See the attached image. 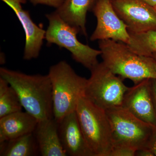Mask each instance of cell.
Returning a JSON list of instances; mask_svg holds the SVG:
<instances>
[{
  "instance_id": "6da1fadb",
  "label": "cell",
  "mask_w": 156,
  "mask_h": 156,
  "mask_svg": "<svg viewBox=\"0 0 156 156\" xmlns=\"http://www.w3.org/2000/svg\"><path fill=\"white\" fill-rule=\"evenodd\" d=\"M0 77L17 92L23 108L38 121L53 118L52 85L48 75H28L0 68Z\"/></svg>"
},
{
  "instance_id": "7a4b0ae2",
  "label": "cell",
  "mask_w": 156,
  "mask_h": 156,
  "mask_svg": "<svg viewBox=\"0 0 156 156\" xmlns=\"http://www.w3.org/2000/svg\"><path fill=\"white\" fill-rule=\"evenodd\" d=\"M104 64L122 79L134 84L145 79H156V62L151 56L139 55L126 44L111 39L98 41Z\"/></svg>"
},
{
  "instance_id": "3957f363",
  "label": "cell",
  "mask_w": 156,
  "mask_h": 156,
  "mask_svg": "<svg viewBox=\"0 0 156 156\" xmlns=\"http://www.w3.org/2000/svg\"><path fill=\"white\" fill-rule=\"evenodd\" d=\"M48 75L52 85L53 118L58 122L76 111L80 98L84 96L87 79L78 75L64 60L52 66Z\"/></svg>"
},
{
  "instance_id": "277c9868",
  "label": "cell",
  "mask_w": 156,
  "mask_h": 156,
  "mask_svg": "<svg viewBox=\"0 0 156 156\" xmlns=\"http://www.w3.org/2000/svg\"><path fill=\"white\" fill-rule=\"evenodd\" d=\"M76 111L81 130L94 156H109L113 146L111 128L105 111L83 96Z\"/></svg>"
},
{
  "instance_id": "5b68a950",
  "label": "cell",
  "mask_w": 156,
  "mask_h": 156,
  "mask_svg": "<svg viewBox=\"0 0 156 156\" xmlns=\"http://www.w3.org/2000/svg\"><path fill=\"white\" fill-rule=\"evenodd\" d=\"M90 71L91 76L87 79L84 97L105 111L122 106L129 88L123 83V79L117 76L103 62H98Z\"/></svg>"
},
{
  "instance_id": "8992f818",
  "label": "cell",
  "mask_w": 156,
  "mask_h": 156,
  "mask_svg": "<svg viewBox=\"0 0 156 156\" xmlns=\"http://www.w3.org/2000/svg\"><path fill=\"white\" fill-rule=\"evenodd\" d=\"M46 17L49 21L45 38L48 44L65 48L75 61L90 70L95 67L98 63V57L101 54V50L80 42L77 37L79 33L77 30L65 22L55 11L46 14Z\"/></svg>"
},
{
  "instance_id": "52a82bcc",
  "label": "cell",
  "mask_w": 156,
  "mask_h": 156,
  "mask_svg": "<svg viewBox=\"0 0 156 156\" xmlns=\"http://www.w3.org/2000/svg\"><path fill=\"white\" fill-rule=\"evenodd\" d=\"M105 112L111 128L113 148L128 147L136 150L147 148L154 126L140 119L122 106Z\"/></svg>"
},
{
  "instance_id": "ba28073f",
  "label": "cell",
  "mask_w": 156,
  "mask_h": 156,
  "mask_svg": "<svg viewBox=\"0 0 156 156\" xmlns=\"http://www.w3.org/2000/svg\"><path fill=\"white\" fill-rule=\"evenodd\" d=\"M118 16L131 33L156 30V12L142 0H110Z\"/></svg>"
},
{
  "instance_id": "9c48e42d",
  "label": "cell",
  "mask_w": 156,
  "mask_h": 156,
  "mask_svg": "<svg viewBox=\"0 0 156 156\" xmlns=\"http://www.w3.org/2000/svg\"><path fill=\"white\" fill-rule=\"evenodd\" d=\"M92 11L97 23L91 41L111 39L128 44L131 37L127 26L115 12L110 0H97Z\"/></svg>"
},
{
  "instance_id": "30bf717a",
  "label": "cell",
  "mask_w": 156,
  "mask_h": 156,
  "mask_svg": "<svg viewBox=\"0 0 156 156\" xmlns=\"http://www.w3.org/2000/svg\"><path fill=\"white\" fill-rule=\"evenodd\" d=\"M150 80L145 79L129 88L124 96L122 106L140 119L156 127Z\"/></svg>"
},
{
  "instance_id": "8fae6325",
  "label": "cell",
  "mask_w": 156,
  "mask_h": 156,
  "mask_svg": "<svg viewBox=\"0 0 156 156\" xmlns=\"http://www.w3.org/2000/svg\"><path fill=\"white\" fill-rule=\"evenodd\" d=\"M14 11L21 23L25 34V45L23 58L30 60L38 57L46 31L33 21L28 11L24 10L22 4L27 0H2Z\"/></svg>"
},
{
  "instance_id": "7c38bea8",
  "label": "cell",
  "mask_w": 156,
  "mask_h": 156,
  "mask_svg": "<svg viewBox=\"0 0 156 156\" xmlns=\"http://www.w3.org/2000/svg\"><path fill=\"white\" fill-rule=\"evenodd\" d=\"M59 138L67 156H94L82 132L76 111L58 122Z\"/></svg>"
},
{
  "instance_id": "4fadbf2b",
  "label": "cell",
  "mask_w": 156,
  "mask_h": 156,
  "mask_svg": "<svg viewBox=\"0 0 156 156\" xmlns=\"http://www.w3.org/2000/svg\"><path fill=\"white\" fill-rule=\"evenodd\" d=\"M34 134L41 156H67L59 138L58 123L54 118L38 121Z\"/></svg>"
},
{
  "instance_id": "5bb4252c",
  "label": "cell",
  "mask_w": 156,
  "mask_h": 156,
  "mask_svg": "<svg viewBox=\"0 0 156 156\" xmlns=\"http://www.w3.org/2000/svg\"><path fill=\"white\" fill-rule=\"evenodd\" d=\"M38 122L36 118L22 111L0 118V142L34 133Z\"/></svg>"
},
{
  "instance_id": "9a60e30c",
  "label": "cell",
  "mask_w": 156,
  "mask_h": 156,
  "mask_svg": "<svg viewBox=\"0 0 156 156\" xmlns=\"http://www.w3.org/2000/svg\"><path fill=\"white\" fill-rule=\"evenodd\" d=\"M97 0H63L55 12L62 19L87 36V15L92 10Z\"/></svg>"
},
{
  "instance_id": "2e32d148",
  "label": "cell",
  "mask_w": 156,
  "mask_h": 156,
  "mask_svg": "<svg viewBox=\"0 0 156 156\" xmlns=\"http://www.w3.org/2000/svg\"><path fill=\"white\" fill-rule=\"evenodd\" d=\"M39 154L34 133L0 142L1 156H35Z\"/></svg>"
},
{
  "instance_id": "e0dca14e",
  "label": "cell",
  "mask_w": 156,
  "mask_h": 156,
  "mask_svg": "<svg viewBox=\"0 0 156 156\" xmlns=\"http://www.w3.org/2000/svg\"><path fill=\"white\" fill-rule=\"evenodd\" d=\"M23 108L17 92L5 80L0 77V118L21 111Z\"/></svg>"
},
{
  "instance_id": "ac0fdd59",
  "label": "cell",
  "mask_w": 156,
  "mask_h": 156,
  "mask_svg": "<svg viewBox=\"0 0 156 156\" xmlns=\"http://www.w3.org/2000/svg\"><path fill=\"white\" fill-rule=\"evenodd\" d=\"M129 34L131 38L127 44L129 48L139 55L152 57L156 52V30Z\"/></svg>"
},
{
  "instance_id": "d6986e66",
  "label": "cell",
  "mask_w": 156,
  "mask_h": 156,
  "mask_svg": "<svg viewBox=\"0 0 156 156\" xmlns=\"http://www.w3.org/2000/svg\"><path fill=\"white\" fill-rule=\"evenodd\" d=\"M136 149L128 147L113 148L109 156H134Z\"/></svg>"
},
{
  "instance_id": "ffe728a7",
  "label": "cell",
  "mask_w": 156,
  "mask_h": 156,
  "mask_svg": "<svg viewBox=\"0 0 156 156\" xmlns=\"http://www.w3.org/2000/svg\"><path fill=\"white\" fill-rule=\"evenodd\" d=\"M34 5H45L53 7L56 9L58 8L63 2V0H28Z\"/></svg>"
},
{
  "instance_id": "44dd1931",
  "label": "cell",
  "mask_w": 156,
  "mask_h": 156,
  "mask_svg": "<svg viewBox=\"0 0 156 156\" xmlns=\"http://www.w3.org/2000/svg\"><path fill=\"white\" fill-rule=\"evenodd\" d=\"M147 147L153 153L154 156H156V127H154L153 128L152 132L148 142Z\"/></svg>"
},
{
  "instance_id": "7402d4cb",
  "label": "cell",
  "mask_w": 156,
  "mask_h": 156,
  "mask_svg": "<svg viewBox=\"0 0 156 156\" xmlns=\"http://www.w3.org/2000/svg\"><path fill=\"white\" fill-rule=\"evenodd\" d=\"M150 87L152 98L156 115V79H151Z\"/></svg>"
},
{
  "instance_id": "603a6c76",
  "label": "cell",
  "mask_w": 156,
  "mask_h": 156,
  "mask_svg": "<svg viewBox=\"0 0 156 156\" xmlns=\"http://www.w3.org/2000/svg\"><path fill=\"white\" fill-rule=\"evenodd\" d=\"M135 156H154L153 153L148 148L137 150Z\"/></svg>"
},
{
  "instance_id": "cb8c5ba5",
  "label": "cell",
  "mask_w": 156,
  "mask_h": 156,
  "mask_svg": "<svg viewBox=\"0 0 156 156\" xmlns=\"http://www.w3.org/2000/svg\"><path fill=\"white\" fill-rule=\"evenodd\" d=\"M142 1L152 7H154L156 6V0H142Z\"/></svg>"
},
{
  "instance_id": "d4e9b609",
  "label": "cell",
  "mask_w": 156,
  "mask_h": 156,
  "mask_svg": "<svg viewBox=\"0 0 156 156\" xmlns=\"http://www.w3.org/2000/svg\"><path fill=\"white\" fill-rule=\"evenodd\" d=\"M152 57H153L154 58L156 62V53H154L153 54Z\"/></svg>"
},
{
  "instance_id": "484cf974",
  "label": "cell",
  "mask_w": 156,
  "mask_h": 156,
  "mask_svg": "<svg viewBox=\"0 0 156 156\" xmlns=\"http://www.w3.org/2000/svg\"><path fill=\"white\" fill-rule=\"evenodd\" d=\"M154 9L155 11H156V6H155L154 7Z\"/></svg>"
}]
</instances>
